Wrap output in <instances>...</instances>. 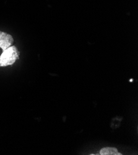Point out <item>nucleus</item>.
<instances>
[{
	"mask_svg": "<svg viewBox=\"0 0 138 155\" xmlns=\"http://www.w3.org/2000/svg\"><path fill=\"white\" fill-rule=\"evenodd\" d=\"M13 42L14 39L12 35L0 31V48L3 51L10 47Z\"/></svg>",
	"mask_w": 138,
	"mask_h": 155,
	"instance_id": "2",
	"label": "nucleus"
},
{
	"mask_svg": "<svg viewBox=\"0 0 138 155\" xmlns=\"http://www.w3.org/2000/svg\"><path fill=\"white\" fill-rule=\"evenodd\" d=\"M99 154L100 155H121L120 153H119L116 148L113 147H106L102 148Z\"/></svg>",
	"mask_w": 138,
	"mask_h": 155,
	"instance_id": "3",
	"label": "nucleus"
},
{
	"mask_svg": "<svg viewBox=\"0 0 138 155\" xmlns=\"http://www.w3.org/2000/svg\"><path fill=\"white\" fill-rule=\"evenodd\" d=\"M19 53L16 46H11L0 55V67L12 65L19 59Z\"/></svg>",
	"mask_w": 138,
	"mask_h": 155,
	"instance_id": "1",
	"label": "nucleus"
}]
</instances>
